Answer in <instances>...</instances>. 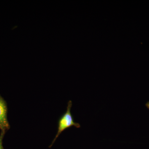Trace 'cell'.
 <instances>
[{
  "mask_svg": "<svg viewBox=\"0 0 149 149\" xmlns=\"http://www.w3.org/2000/svg\"><path fill=\"white\" fill-rule=\"evenodd\" d=\"M72 105V102L71 101H69L68 104L66 111L59 120L57 133L56 134L55 137L53 141L52 145L54 143L55 141L58 138L61 133L65 129L73 126L77 128H80V124L74 122L71 114L70 110H71Z\"/></svg>",
  "mask_w": 149,
  "mask_h": 149,
  "instance_id": "6da1fadb",
  "label": "cell"
},
{
  "mask_svg": "<svg viewBox=\"0 0 149 149\" xmlns=\"http://www.w3.org/2000/svg\"><path fill=\"white\" fill-rule=\"evenodd\" d=\"M7 108L5 102L0 96V129L5 131L10 128L7 117Z\"/></svg>",
  "mask_w": 149,
  "mask_h": 149,
  "instance_id": "7a4b0ae2",
  "label": "cell"
},
{
  "mask_svg": "<svg viewBox=\"0 0 149 149\" xmlns=\"http://www.w3.org/2000/svg\"><path fill=\"white\" fill-rule=\"evenodd\" d=\"M5 131H2L0 135V149H4L2 146V141L5 134Z\"/></svg>",
  "mask_w": 149,
  "mask_h": 149,
  "instance_id": "3957f363",
  "label": "cell"
},
{
  "mask_svg": "<svg viewBox=\"0 0 149 149\" xmlns=\"http://www.w3.org/2000/svg\"><path fill=\"white\" fill-rule=\"evenodd\" d=\"M146 106L149 109V102H148L146 104Z\"/></svg>",
  "mask_w": 149,
  "mask_h": 149,
  "instance_id": "277c9868",
  "label": "cell"
}]
</instances>
